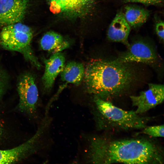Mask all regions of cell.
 <instances>
[{
  "instance_id": "7a4b0ae2",
  "label": "cell",
  "mask_w": 164,
  "mask_h": 164,
  "mask_svg": "<svg viewBox=\"0 0 164 164\" xmlns=\"http://www.w3.org/2000/svg\"><path fill=\"white\" fill-rule=\"evenodd\" d=\"M127 64L116 59L91 60L85 68L84 79L87 91L104 100L122 92L134 77L132 70Z\"/></svg>"
},
{
  "instance_id": "d6986e66",
  "label": "cell",
  "mask_w": 164,
  "mask_h": 164,
  "mask_svg": "<svg viewBox=\"0 0 164 164\" xmlns=\"http://www.w3.org/2000/svg\"><path fill=\"white\" fill-rule=\"evenodd\" d=\"M6 81H0V98L3 95L5 90Z\"/></svg>"
},
{
  "instance_id": "8992f818",
  "label": "cell",
  "mask_w": 164,
  "mask_h": 164,
  "mask_svg": "<svg viewBox=\"0 0 164 164\" xmlns=\"http://www.w3.org/2000/svg\"><path fill=\"white\" fill-rule=\"evenodd\" d=\"M19 96V111L28 115H33L37 111L38 92L33 75L25 73L19 77L17 86Z\"/></svg>"
},
{
  "instance_id": "30bf717a",
  "label": "cell",
  "mask_w": 164,
  "mask_h": 164,
  "mask_svg": "<svg viewBox=\"0 0 164 164\" xmlns=\"http://www.w3.org/2000/svg\"><path fill=\"white\" fill-rule=\"evenodd\" d=\"M29 0H0V26L20 22L24 18Z\"/></svg>"
},
{
  "instance_id": "44dd1931",
  "label": "cell",
  "mask_w": 164,
  "mask_h": 164,
  "mask_svg": "<svg viewBox=\"0 0 164 164\" xmlns=\"http://www.w3.org/2000/svg\"><path fill=\"white\" fill-rule=\"evenodd\" d=\"M3 128L2 123L0 121V141L3 135Z\"/></svg>"
},
{
  "instance_id": "8fae6325",
  "label": "cell",
  "mask_w": 164,
  "mask_h": 164,
  "mask_svg": "<svg viewBox=\"0 0 164 164\" xmlns=\"http://www.w3.org/2000/svg\"><path fill=\"white\" fill-rule=\"evenodd\" d=\"M65 60L64 55L61 52L53 53L47 59L44 58L45 70L42 80L46 89H51L56 77L64 67Z\"/></svg>"
},
{
  "instance_id": "ffe728a7",
  "label": "cell",
  "mask_w": 164,
  "mask_h": 164,
  "mask_svg": "<svg viewBox=\"0 0 164 164\" xmlns=\"http://www.w3.org/2000/svg\"><path fill=\"white\" fill-rule=\"evenodd\" d=\"M6 77L5 74L2 70L0 69V81H6Z\"/></svg>"
},
{
  "instance_id": "277c9868",
  "label": "cell",
  "mask_w": 164,
  "mask_h": 164,
  "mask_svg": "<svg viewBox=\"0 0 164 164\" xmlns=\"http://www.w3.org/2000/svg\"><path fill=\"white\" fill-rule=\"evenodd\" d=\"M32 31L20 22L4 26L0 33V45L5 50L22 53L25 59L38 68L41 65L30 46Z\"/></svg>"
},
{
  "instance_id": "5b68a950",
  "label": "cell",
  "mask_w": 164,
  "mask_h": 164,
  "mask_svg": "<svg viewBox=\"0 0 164 164\" xmlns=\"http://www.w3.org/2000/svg\"><path fill=\"white\" fill-rule=\"evenodd\" d=\"M46 130L44 125H40L35 134L26 141L12 149H0V164L16 163L35 153L40 147Z\"/></svg>"
},
{
  "instance_id": "ba28073f",
  "label": "cell",
  "mask_w": 164,
  "mask_h": 164,
  "mask_svg": "<svg viewBox=\"0 0 164 164\" xmlns=\"http://www.w3.org/2000/svg\"><path fill=\"white\" fill-rule=\"evenodd\" d=\"M135 111L140 114L145 113L162 103L164 98L163 84H149L148 89L141 92L138 95L130 96Z\"/></svg>"
},
{
  "instance_id": "9c48e42d",
  "label": "cell",
  "mask_w": 164,
  "mask_h": 164,
  "mask_svg": "<svg viewBox=\"0 0 164 164\" xmlns=\"http://www.w3.org/2000/svg\"><path fill=\"white\" fill-rule=\"evenodd\" d=\"M127 48V50L116 59L117 60L124 63L138 62L150 64L157 60V55L154 49L143 40L135 41Z\"/></svg>"
},
{
  "instance_id": "3957f363",
  "label": "cell",
  "mask_w": 164,
  "mask_h": 164,
  "mask_svg": "<svg viewBox=\"0 0 164 164\" xmlns=\"http://www.w3.org/2000/svg\"><path fill=\"white\" fill-rule=\"evenodd\" d=\"M94 114L99 128L108 131L142 129L150 118L143 117L135 111L118 107L106 100L95 96Z\"/></svg>"
},
{
  "instance_id": "9a60e30c",
  "label": "cell",
  "mask_w": 164,
  "mask_h": 164,
  "mask_svg": "<svg viewBox=\"0 0 164 164\" xmlns=\"http://www.w3.org/2000/svg\"><path fill=\"white\" fill-rule=\"evenodd\" d=\"M123 13L126 21L131 27L136 28L145 23L148 19L149 13L147 10L133 5L125 7Z\"/></svg>"
},
{
  "instance_id": "6da1fadb",
  "label": "cell",
  "mask_w": 164,
  "mask_h": 164,
  "mask_svg": "<svg viewBox=\"0 0 164 164\" xmlns=\"http://www.w3.org/2000/svg\"><path fill=\"white\" fill-rule=\"evenodd\" d=\"M88 161L97 164H162V150L145 139H113L95 136L90 140Z\"/></svg>"
},
{
  "instance_id": "7c38bea8",
  "label": "cell",
  "mask_w": 164,
  "mask_h": 164,
  "mask_svg": "<svg viewBox=\"0 0 164 164\" xmlns=\"http://www.w3.org/2000/svg\"><path fill=\"white\" fill-rule=\"evenodd\" d=\"M131 27L121 12L118 13L111 23L107 32L111 41L123 43L127 47L130 44L128 40Z\"/></svg>"
},
{
  "instance_id": "52a82bcc",
  "label": "cell",
  "mask_w": 164,
  "mask_h": 164,
  "mask_svg": "<svg viewBox=\"0 0 164 164\" xmlns=\"http://www.w3.org/2000/svg\"><path fill=\"white\" fill-rule=\"evenodd\" d=\"M47 2L53 13L71 18L86 16L95 4V0H47Z\"/></svg>"
},
{
  "instance_id": "ac0fdd59",
  "label": "cell",
  "mask_w": 164,
  "mask_h": 164,
  "mask_svg": "<svg viewBox=\"0 0 164 164\" xmlns=\"http://www.w3.org/2000/svg\"><path fill=\"white\" fill-rule=\"evenodd\" d=\"M156 33L160 39L162 41L164 40V22L162 20L157 21L155 26Z\"/></svg>"
},
{
  "instance_id": "5bb4252c",
  "label": "cell",
  "mask_w": 164,
  "mask_h": 164,
  "mask_svg": "<svg viewBox=\"0 0 164 164\" xmlns=\"http://www.w3.org/2000/svg\"><path fill=\"white\" fill-rule=\"evenodd\" d=\"M85 68L81 63L72 61L65 66L61 72V80L67 83L76 85L80 84L84 78Z\"/></svg>"
},
{
  "instance_id": "e0dca14e",
  "label": "cell",
  "mask_w": 164,
  "mask_h": 164,
  "mask_svg": "<svg viewBox=\"0 0 164 164\" xmlns=\"http://www.w3.org/2000/svg\"><path fill=\"white\" fill-rule=\"evenodd\" d=\"M125 3H139L146 5H161L163 0H122Z\"/></svg>"
},
{
  "instance_id": "4fadbf2b",
  "label": "cell",
  "mask_w": 164,
  "mask_h": 164,
  "mask_svg": "<svg viewBox=\"0 0 164 164\" xmlns=\"http://www.w3.org/2000/svg\"><path fill=\"white\" fill-rule=\"evenodd\" d=\"M40 45L43 50L55 53L67 49L70 44L59 33L50 31L43 36L40 39Z\"/></svg>"
},
{
  "instance_id": "2e32d148",
  "label": "cell",
  "mask_w": 164,
  "mask_h": 164,
  "mask_svg": "<svg viewBox=\"0 0 164 164\" xmlns=\"http://www.w3.org/2000/svg\"><path fill=\"white\" fill-rule=\"evenodd\" d=\"M154 137H163L164 127L163 125L150 126H146L141 132Z\"/></svg>"
}]
</instances>
